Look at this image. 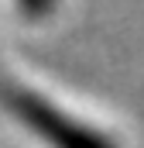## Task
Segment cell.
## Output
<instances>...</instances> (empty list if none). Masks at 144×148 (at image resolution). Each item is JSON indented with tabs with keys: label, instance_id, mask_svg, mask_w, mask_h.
<instances>
[{
	"label": "cell",
	"instance_id": "obj_1",
	"mask_svg": "<svg viewBox=\"0 0 144 148\" xmlns=\"http://www.w3.org/2000/svg\"><path fill=\"white\" fill-rule=\"evenodd\" d=\"M3 103L7 110L14 114L35 138H41L48 148H117L107 134L93 131L89 124L75 121L62 107H55L52 100L38 97L31 90H3Z\"/></svg>",
	"mask_w": 144,
	"mask_h": 148
},
{
	"label": "cell",
	"instance_id": "obj_2",
	"mask_svg": "<svg viewBox=\"0 0 144 148\" xmlns=\"http://www.w3.org/2000/svg\"><path fill=\"white\" fill-rule=\"evenodd\" d=\"M21 7H24L28 14H45V10L52 7V0H21Z\"/></svg>",
	"mask_w": 144,
	"mask_h": 148
}]
</instances>
